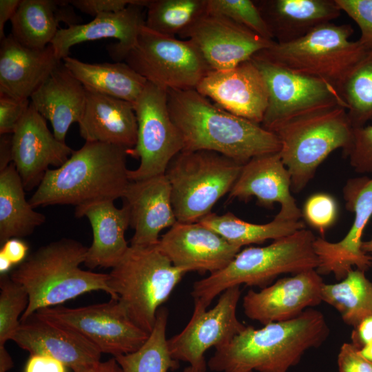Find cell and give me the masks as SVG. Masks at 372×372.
<instances>
[{
	"instance_id": "4",
	"label": "cell",
	"mask_w": 372,
	"mask_h": 372,
	"mask_svg": "<svg viewBox=\"0 0 372 372\" xmlns=\"http://www.w3.org/2000/svg\"><path fill=\"white\" fill-rule=\"evenodd\" d=\"M87 247L69 238L41 246L10 274L27 291L29 303L23 322L37 311L55 307L85 293L103 291L114 298L108 273L83 270Z\"/></svg>"
},
{
	"instance_id": "37",
	"label": "cell",
	"mask_w": 372,
	"mask_h": 372,
	"mask_svg": "<svg viewBox=\"0 0 372 372\" xmlns=\"http://www.w3.org/2000/svg\"><path fill=\"white\" fill-rule=\"evenodd\" d=\"M338 92L353 128L363 127L372 119V51H367L353 67Z\"/></svg>"
},
{
	"instance_id": "33",
	"label": "cell",
	"mask_w": 372,
	"mask_h": 372,
	"mask_svg": "<svg viewBox=\"0 0 372 372\" xmlns=\"http://www.w3.org/2000/svg\"><path fill=\"white\" fill-rule=\"evenodd\" d=\"M220 235L231 245L241 248L250 244H260L287 236L305 228L301 220L286 221L273 218L265 224L245 221L231 212L223 215L211 213L199 222Z\"/></svg>"
},
{
	"instance_id": "31",
	"label": "cell",
	"mask_w": 372,
	"mask_h": 372,
	"mask_svg": "<svg viewBox=\"0 0 372 372\" xmlns=\"http://www.w3.org/2000/svg\"><path fill=\"white\" fill-rule=\"evenodd\" d=\"M63 65L85 90L134 103L147 81L125 62L90 63L67 56Z\"/></svg>"
},
{
	"instance_id": "8",
	"label": "cell",
	"mask_w": 372,
	"mask_h": 372,
	"mask_svg": "<svg viewBox=\"0 0 372 372\" xmlns=\"http://www.w3.org/2000/svg\"><path fill=\"white\" fill-rule=\"evenodd\" d=\"M350 24L328 22L302 38L276 41L254 56L293 72L322 80L338 90L345 76L367 50L360 41L350 40Z\"/></svg>"
},
{
	"instance_id": "11",
	"label": "cell",
	"mask_w": 372,
	"mask_h": 372,
	"mask_svg": "<svg viewBox=\"0 0 372 372\" xmlns=\"http://www.w3.org/2000/svg\"><path fill=\"white\" fill-rule=\"evenodd\" d=\"M137 119V139L128 156L139 159L138 167L129 169L131 181L165 174L173 158L183 149V140L167 105V91L147 82L133 103Z\"/></svg>"
},
{
	"instance_id": "6",
	"label": "cell",
	"mask_w": 372,
	"mask_h": 372,
	"mask_svg": "<svg viewBox=\"0 0 372 372\" xmlns=\"http://www.w3.org/2000/svg\"><path fill=\"white\" fill-rule=\"evenodd\" d=\"M279 155L291 176V189L302 190L314 176L318 167L334 150L342 148L346 156L351 147L353 127L347 110L334 105L291 118L276 128Z\"/></svg>"
},
{
	"instance_id": "51",
	"label": "cell",
	"mask_w": 372,
	"mask_h": 372,
	"mask_svg": "<svg viewBox=\"0 0 372 372\" xmlns=\"http://www.w3.org/2000/svg\"><path fill=\"white\" fill-rule=\"evenodd\" d=\"M12 161V134H2L0 138V168L8 166Z\"/></svg>"
},
{
	"instance_id": "39",
	"label": "cell",
	"mask_w": 372,
	"mask_h": 372,
	"mask_svg": "<svg viewBox=\"0 0 372 372\" xmlns=\"http://www.w3.org/2000/svg\"><path fill=\"white\" fill-rule=\"evenodd\" d=\"M207 12L225 17L265 39L274 41L254 1L207 0Z\"/></svg>"
},
{
	"instance_id": "29",
	"label": "cell",
	"mask_w": 372,
	"mask_h": 372,
	"mask_svg": "<svg viewBox=\"0 0 372 372\" xmlns=\"http://www.w3.org/2000/svg\"><path fill=\"white\" fill-rule=\"evenodd\" d=\"M32 105L52 127L59 141L65 142L73 123L81 120L86 101V90L63 62L30 98Z\"/></svg>"
},
{
	"instance_id": "49",
	"label": "cell",
	"mask_w": 372,
	"mask_h": 372,
	"mask_svg": "<svg viewBox=\"0 0 372 372\" xmlns=\"http://www.w3.org/2000/svg\"><path fill=\"white\" fill-rule=\"evenodd\" d=\"M72 370L74 372H123L114 357L108 360L99 361L94 363L76 366Z\"/></svg>"
},
{
	"instance_id": "46",
	"label": "cell",
	"mask_w": 372,
	"mask_h": 372,
	"mask_svg": "<svg viewBox=\"0 0 372 372\" xmlns=\"http://www.w3.org/2000/svg\"><path fill=\"white\" fill-rule=\"evenodd\" d=\"M67 366L52 357L41 354H30L24 372H67Z\"/></svg>"
},
{
	"instance_id": "34",
	"label": "cell",
	"mask_w": 372,
	"mask_h": 372,
	"mask_svg": "<svg viewBox=\"0 0 372 372\" xmlns=\"http://www.w3.org/2000/svg\"><path fill=\"white\" fill-rule=\"evenodd\" d=\"M364 273L352 269L340 282L324 283L322 287V301L333 307L342 320L353 327L372 316V282Z\"/></svg>"
},
{
	"instance_id": "15",
	"label": "cell",
	"mask_w": 372,
	"mask_h": 372,
	"mask_svg": "<svg viewBox=\"0 0 372 372\" xmlns=\"http://www.w3.org/2000/svg\"><path fill=\"white\" fill-rule=\"evenodd\" d=\"M343 195L346 208L355 214L349 231L339 242H331L322 237L316 238L313 242L318 260L316 271L320 276L333 273L339 281L353 267L365 272L372 266V256L362 250V236L372 216V178L348 180Z\"/></svg>"
},
{
	"instance_id": "22",
	"label": "cell",
	"mask_w": 372,
	"mask_h": 372,
	"mask_svg": "<svg viewBox=\"0 0 372 372\" xmlns=\"http://www.w3.org/2000/svg\"><path fill=\"white\" fill-rule=\"evenodd\" d=\"M291 192L290 174L276 152L255 156L242 165L228 196L245 201L254 196L260 205L268 208L278 203L280 209L275 219L297 221L302 211Z\"/></svg>"
},
{
	"instance_id": "24",
	"label": "cell",
	"mask_w": 372,
	"mask_h": 372,
	"mask_svg": "<svg viewBox=\"0 0 372 372\" xmlns=\"http://www.w3.org/2000/svg\"><path fill=\"white\" fill-rule=\"evenodd\" d=\"M11 340L30 354L52 357L71 369L101 361V351L87 338L34 315L21 322Z\"/></svg>"
},
{
	"instance_id": "5",
	"label": "cell",
	"mask_w": 372,
	"mask_h": 372,
	"mask_svg": "<svg viewBox=\"0 0 372 372\" xmlns=\"http://www.w3.org/2000/svg\"><path fill=\"white\" fill-rule=\"evenodd\" d=\"M316 238L304 228L267 246L240 251L225 268L194 283V300L207 308L215 297L230 287L245 285L264 288L280 274L316 269Z\"/></svg>"
},
{
	"instance_id": "30",
	"label": "cell",
	"mask_w": 372,
	"mask_h": 372,
	"mask_svg": "<svg viewBox=\"0 0 372 372\" xmlns=\"http://www.w3.org/2000/svg\"><path fill=\"white\" fill-rule=\"evenodd\" d=\"M69 1L21 0L10 19L11 34L21 45L42 50L50 45L60 22L68 27L81 21Z\"/></svg>"
},
{
	"instance_id": "21",
	"label": "cell",
	"mask_w": 372,
	"mask_h": 372,
	"mask_svg": "<svg viewBox=\"0 0 372 372\" xmlns=\"http://www.w3.org/2000/svg\"><path fill=\"white\" fill-rule=\"evenodd\" d=\"M149 1L136 0L121 11L100 14L88 23L60 28L50 43L56 57L62 61L78 43L112 38L118 42L108 45L107 50L114 60L121 62L134 45L145 25L144 9Z\"/></svg>"
},
{
	"instance_id": "16",
	"label": "cell",
	"mask_w": 372,
	"mask_h": 372,
	"mask_svg": "<svg viewBox=\"0 0 372 372\" xmlns=\"http://www.w3.org/2000/svg\"><path fill=\"white\" fill-rule=\"evenodd\" d=\"M179 37L194 43L210 70L232 68L275 42L225 17L207 12Z\"/></svg>"
},
{
	"instance_id": "53",
	"label": "cell",
	"mask_w": 372,
	"mask_h": 372,
	"mask_svg": "<svg viewBox=\"0 0 372 372\" xmlns=\"http://www.w3.org/2000/svg\"><path fill=\"white\" fill-rule=\"evenodd\" d=\"M13 264L3 254L0 253V273L1 275L8 273Z\"/></svg>"
},
{
	"instance_id": "10",
	"label": "cell",
	"mask_w": 372,
	"mask_h": 372,
	"mask_svg": "<svg viewBox=\"0 0 372 372\" xmlns=\"http://www.w3.org/2000/svg\"><path fill=\"white\" fill-rule=\"evenodd\" d=\"M123 60L147 82L167 91L196 89L210 71L192 41L158 33L145 25Z\"/></svg>"
},
{
	"instance_id": "7",
	"label": "cell",
	"mask_w": 372,
	"mask_h": 372,
	"mask_svg": "<svg viewBox=\"0 0 372 372\" xmlns=\"http://www.w3.org/2000/svg\"><path fill=\"white\" fill-rule=\"evenodd\" d=\"M186 273L155 246L130 245L108 273V285L131 321L149 335L158 310Z\"/></svg>"
},
{
	"instance_id": "9",
	"label": "cell",
	"mask_w": 372,
	"mask_h": 372,
	"mask_svg": "<svg viewBox=\"0 0 372 372\" xmlns=\"http://www.w3.org/2000/svg\"><path fill=\"white\" fill-rule=\"evenodd\" d=\"M242 164L207 150H182L169 163L165 175L172 190L178 222L198 223L229 194Z\"/></svg>"
},
{
	"instance_id": "32",
	"label": "cell",
	"mask_w": 372,
	"mask_h": 372,
	"mask_svg": "<svg viewBox=\"0 0 372 372\" xmlns=\"http://www.w3.org/2000/svg\"><path fill=\"white\" fill-rule=\"evenodd\" d=\"M25 188L14 165L0 171V244L12 238L30 235L45 221L26 200Z\"/></svg>"
},
{
	"instance_id": "18",
	"label": "cell",
	"mask_w": 372,
	"mask_h": 372,
	"mask_svg": "<svg viewBox=\"0 0 372 372\" xmlns=\"http://www.w3.org/2000/svg\"><path fill=\"white\" fill-rule=\"evenodd\" d=\"M176 267L200 273L225 268L240 251L200 223L177 222L155 246Z\"/></svg>"
},
{
	"instance_id": "44",
	"label": "cell",
	"mask_w": 372,
	"mask_h": 372,
	"mask_svg": "<svg viewBox=\"0 0 372 372\" xmlns=\"http://www.w3.org/2000/svg\"><path fill=\"white\" fill-rule=\"evenodd\" d=\"M340 372H372V362L364 358L352 343H344L338 355Z\"/></svg>"
},
{
	"instance_id": "45",
	"label": "cell",
	"mask_w": 372,
	"mask_h": 372,
	"mask_svg": "<svg viewBox=\"0 0 372 372\" xmlns=\"http://www.w3.org/2000/svg\"><path fill=\"white\" fill-rule=\"evenodd\" d=\"M136 0H72L69 3L81 12L96 17L100 14L116 12L134 3Z\"/></svg>"
},
{
	"instance_id": "50",
	"label": "cell",
	"mask_w": 372,
	"mask_h": 372,
	"mask_svg": "<svg viewBox=\"0 0 372 372\" xmlns=\"http://www.w3.org/2000/svg\"><path fill=\"white\" fill-rule=\"evenodd\" d=\"M21 0H0V38L3 39L6 23L12 19Z\"/></svg>"
},
{
	"instance_id": "20",
	"label": "cell",
	"mask_w": 372,
	"mask_h": 372,
	"mask_svg": "<svg viewBox=\"0 0 372 372\" xmlns=\"http://www.w3.org/2000/svg\"><path fill=\"white\" fill-rule=\"evenodd\" d=\"M324 282L316 269L283 278L259 291L249 290L243 297L245 315L265 325L288 320L321 303Z\"/></svg>"
},
{
	"instance_id": "27",
	"label": "cell",
	"mask_w": 372,
	"mask_h": 372,
	"mask_svg": "<svg viewBox=\"0 0 372 372\" xmlns=\"http://www.w3.org/2000/svg\"><path fill=\"white\" fill-rule=\"evenodd\" d=\"M74 213L77 218H87L93 232L83 264L91 269L115 267L130 247L125 238L130 226L127 207L118 208L114 201L107 200L77 206Z\"/></svg>"
},
{
	"instance_id": "54",
	"label": "cell",
	"mask_w": 372,
	"mask_h": 372,
	"mask_svg": "<svg viewBox=\"0 0 372 372\" xmlns=\"http://www.w3.org/2000/svg\"><path fill=\"white\" fill-rule=\"evenodd\" d=\"M360 353L372 362V342L359 349Z\"/></svg>"
},
{
	"instance_id": "48",
	"label": "cell",
	"mask_w": 372,
	"mask_h": 372,
	"mask_svg": "<svg viewBox=\"0 0 372 372\" xmlns=\"http://www.w3.org/2000/svg\"><path fill=\"white\" fill-rule=\"evenodd\" d=\"M352 344L360 349L372 342V316L365 318L351 333Z\"/></svg>"
},
{
	"instance_id": "56",
	"label": "cell",
	"mask_w": 372,
	"mask_h": 372,
	"mask_svg": "<svg viewBox=\"0 0 372 372\" xmlns=\"http://www.w3.org/2000/svg\"><path fill=\"white\" fill-rule=\"evenodd\" d=\"M207 367H197L189 365L182 372H206Z\"/></svg>"
},
{
	"instance_id": "17",
	"label": "cell",
	"mask_w": 372,
	"mask_h": 372,
	"mask_svg": "<svg viewBox=\"0 0 372 372\" xmlns=\"http://www.w3.org/2000/svg\"><path fill=\"white\" fill-rule=\"evenodd\" d=\"M196 90L226 111L261 124L268 105L263 74L252 59L225 70H210Z\"/></svg>"
},
{
	"instance_id": "38",
	"label": "cell",
	"mask_w": 372,
	"mask_h": 372,
	"mask_svg": "<svg viewBox=\"0 0 372 372\" xmlns=\"http://www.w3.org/2000/svg\"><path fill=\"white\" fill-rule=\"evenodd\" d=\"M29 303L25 289L8 273L0 277V346L12 340Z\"/></svg>"
},
{
	"instance_id": "19",
	"label": "cell",
	"mask_w": 372,
	"mask_h": 372,
	"mask_svg": "<svg viewBox=\"0 0 372 372\" xmlns=\"http://www.w3.org/2000/svg\"><path fill=\"white\" fill-rule=\"evenodd\" d=\"M74 151L59 141L32 105L12 134V163L25 191L39 186L49 166L60 167Z\"/></svg>"
},
{
	"instance_id": "36",
	"label": "cell",
	"mask_w": 372,
	"mask_h": 372,
	"mask_svg": "<svg viewBox=\"0 0 372 372\" xmlns=\"http://www.w3.org/2000/svg\"><path fill=\"white\" fill-rule=\"evenodd\" d=\"M207 0H149L145 26L170 37L180 36L207 12Z\"/></svg>"
},
{
	"instance_id": "52",
	"label": "cell",
	"mask_w": 372,
	"mask_h": 372,
	"mask_svg": "<svg viewBox=\"0 0 372 372\" xmlns=\"http://www.w3.org/2000/svg\"><path fill=\"white\" fill-rule=\"evenodd\" d=\"M13 366L12 359L5 346H0V372H6Z\"/></svg>"
},
{
	"instance_id": "13",
	"label": "cell",
	"mask_w": 372,
	"mask_h": 372,
	"mask_svg": "<svg viewBox=\"0 0 372 372\" xmlns=\"http://www.w3.org/2000/svg\"><path fill=\"white\" fill-rule=\"evenodd\" d=\"M251 59L263 74L268 89V105L260 124L265 129L272 132L291 118L323 107L346 108L333 85L256 56Z\"/></svg>"
},
{
	"instance_id": "2",
	"label": "cell",
	"mask_w": 372,
	"mask_h": 372,
	"mask_svg": "<svg viewBox=\"0 0 372 372\" xmlns=\"http://www.w3.org/2000/svg\"><path fill=\"white\" fill-rule=\"evenodd\" d=\"M167 105L183 138V150L212 151L244 165L280 149L273 132L226 111L196 89L168 90Z\"/></svg>"
},
{
	"instance_id": "26",
	"label": "cell",
	"mask_w": 372,
	"mask_h": 372,
	"mask_svg": "<svg viewBox=\"0 0 372 372\" xmlns=\"http://www.w3.org/2000/svg\"><path fill=\"white\" fill-rule=\"evenodd\" d=\"M80 136L99 142L133 148L137 139V119L133 103L86 90L83 116L78 123Z\"/></svg>"
},
{
	"instance_id": "14",
	"label": "cell",
	"mask_w": 372,
	"mask_h": 372,
	"mask_svg": "<svg viewBox=\"0 0 372 372\" xmlns=\"http://www.w3.org/2000/svg\"><path fill=\"white\" fill-rule=\"evenodd\" d=\"M240 295V286L230 287L209 310L194 300L189 322L179 333L167 340L172 358L194 366L207 367L205 351L228 343L246 327L236 315Z\"/></svg>"
},
{
	"instance_id": "47",
	"label": "cell",
	"mask_w": 372,
	"mask_h": 372,
	"mask_svg": "<svg viewBox=\"0 0 372 372\" xmlns=\"http://www.w3.org/2000/svg\"><path fill=\"white\" fill-rule=\"evenodd\" d=\"M28 251L27 244L19 238H12L5 242L0 253L5 255L13 265H19L26 258Z\"/></svg>"
},
{
	"instance_id": "3",
	"label": "cell",
	"mask_w": 372,
	"mask_h": 372,
	"mask_svg": "<svg viewBox=\"0 0 372 372\" xmlns=\"http://www.w3.org/2000/svg\"><path fill=\"white\" fill-rule=\"evenodd\" d=\"M127 149L86 141L56 169H49L28 200L36 208L54 205L76 207L123 198L130 183Z\"/></svg>"
},
{
	"instance_id": "23",
	"label": "cell",
	"mask_w": 372,
	"mask_h": 372,
	"mask_svg": "<svg viewBox=\"0 0 372 372\" xmlns=\"http://www.w3.org/2000/svg\"><path fill=\"white\" fill-rule=\"evenodd\" d=\"M134 229L130 245L154 247L160 233L177 219L172 202L170 184L165 174L130 181L122 198Z\"/></svg>"
},
{
	"instance_id": "28",
	"label": "cell",
	"mask_w": 372,
	"mask_h": 372,
	"mask_svg": "<svg viewBox=\"0 0 372 372\" xmlns=\"http://www.w3.org/2000/svg\"><path fill=\"white\" fill-rule=\"evenodd\" d=\"M273 39L287 43L341 14L335 0H254Z\"/></svg>"
},
{
	"instance_id": "1",
	"label": "cell",
	"mask_w": 372,
	"mask_h": 372,
	"mask_svg": "<svg viewBox=\"0 0 372 372\" xmlns=\"http://www.w3.org/2000/svg\"><path fill=\"white\" fill-rule=\"evenodd\" d=\"M329 333L323 313L309 308L294 318L260 329L246 326L230 342L216 348L207 366L217 372H288Z\"/></svg>"
},
{
	"instance_id": "41",
	"label": "cell",
	"mask_w": 372,
	"mask_h": 372,
	"mask_svg": "<svg viewBox=\"0 0 372 372\" xmlns=\"http://www.w3.org/2000/svg\"><path fill=\"white\" fill-rule=\"evenodd\" d=\"M342 12L347 13L360 30V43L372 51V0H335Z\"/></svg>"
},
{
	"instance_id": "25",
	"label": "cell",
	"mask_w": 372,
	"mask_h": 372,
	"mask_svg": "<svg viewBox=\"0 0 372 372\" xmlns=\"http://www.w3.org/2000/svg\"><path fill=\"white\" fill-rule=\"evenodd\" d=\"M52 47L36 50L19 43L11 34L1 40L0 94L30 99L61 63Z\"/></svg>"
},
{
	"instance_id": "55",
	"label": "cell",
	"mask_w": 372,
	"mask_h": 372,
	"mask_svg": "<svg viewBox=\"0 0 372 372\" xmlns=\"http://www.w3.org/2000/svg\"><path fill=\"white\" fill-rule=\"evenodd\" d=\"M362 250L365 253H372V237L367 241H363L362 243Z\"/></svg>"
},
{
	"instance_id": "42",
	"label": "cell",
	"mask_w": 372,
	"mask_h": 372,
	"mask_svg": "<svg viewBox=\"0 0 372 372\" xmlns=\"http://www.w3.org/2000/svg\"><path fill=\"white\" fill-rule=\"evenodd\" d=\"M346 156L356 172L372 173V125L353 128V143Z\"/></svg>"
},
{
	"instance_id": "43",
	"label": "cell",
	"mask_w": 372,
	"mask_h": 372,
	"mask_svg": "<svg viewBox=\"0 0 372 372\" xmlns=\"http://www.w3.org/2000/svg\"><path fill=\"white\" fill-rule=\"evenodd\" d=\"M30 105V99L0 94V134H12Z\"/></svg>"
},
{
	"instance_id": "40",
	"label": "cell",
	"mask_w": 372,
	"mask_h": 372,
	"mask_svg": "<svg viewBox=\"0 0 372 372\" xmlns=\"http://www.w3.org/2000/svg\"><path fill=\"white\" fill-rule=\"evenodd\" d=\"M338 205L333 196L317 193L309 196L304 204L302 216L322 236L336 220Z\"/></svg>"
},
{
	"instance_id": "35",
	"label": "cell",
	"mask_w": 372,
	"mask_h": 372,
	"mask_svg": "<svg viewBox=\"0 0 372 372\" xmlns=\"http://www.w3.org/2000/svg\"><path fill=\"white\" fill-rule=\"evenodd\" d=\"M168 315L165 307H160L152 331L144 344L132 353L114 357L123 372H168L178 367L166 338Z\"/></svg>"
},
{
	"instance_id": "12",
	"label": "cell",
	"mask_w": 372,
	"mask_h": 372,
	"mask_svg": "<svg viewBox=\"0 0 372 372\" xmlns=\"http://www.w3.org/2000/svg\"><path fill=\"white\" fill-rule=\"evenodd\" d=\"M33 315L79 333L114 357L136 351L149 336L131 321L118 299L76 308L46 307Z\"/></svg>"
}]
</instances>
